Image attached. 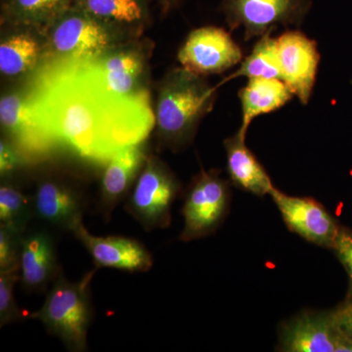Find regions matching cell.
I'll return each mask as SVG.
<instances>
[{"instance_id": "ffe728a7", "label": "cell", "mask_w": 352, "mask_h": 352, "mask_svg": "<svg viewBox=\"0 0 352 352\" xmlns=\"http://www.w3.org/2000/svg\"><path fill=\"white\" fill-rule=\"evenodd\" d=\"M75 3L126 39L139 38L148 19L145 0H76Z\"/></svg>"}, {"instance_id": "e0dca14e", "label": "cell", "mask_w": 352, "mask_h": 352, "mask_svg": "<svg viewBox=\"0 0 352 352\" xmlns=\"http://www.w3.org/2000/svg\"><path fill=\"white\" fill-rule=\"evenodd\" d=\"M20 281L28 293H44L63 272L56 245L46 229H32L23 235L19 256Z\"/></svg>"}, {"instance_id": "8fae6325", "label": "cell", "mask_w": 352, "mask_h": 352, "mask_svg": "<svg viewBox=\"0 0 352 352\" xmlns=\"http://www.w3.org/2000/svg\"><path fill=\"white\" fill-rule=\"evenodd\" d=\"M177 59L183 69L206 76L223 73L240 63L243 52L226 30L203 27L190 32Z\"/></svg>"}, {"instance_id": "9a60e30c", "label": "cell", "mask_w": 352, "mask_h": 352, "mask_svg": "<svg viewBox=\"0 0 352 352\" xmlns=\"http://www.w3.org/2000/svg\"><path fill=\"white\" fill-rule=\"evenodd\" d=\"M82 243L97 268L109 267L131 273L147 272L154 261L142 243L124 236H95L89 233L82 219L71 231Z\"/></svg>"}, {"instance_id": "83f0119b", "label": "cell", "mask_w": 352, "mask_h": 352, "mask_svg": "<svg viewBox=\"0 0 352 352\" xmlns=\"http://www.w3.org/2000/svg\"><path fill=\"white\" fill-rule=\"evenodd\" d=\"M333 250L349 275V287L347 298L352 300V231L340 227Z\"/></svg>"}, {"instance_id": "5b68a950", "label": "cell", "mask_w": 352, "mask_h": 352, "mask_svg": "<svg viewBox=\"0 0 352 352\" xmlns=\"http://www.w3.org/2000/svg\"><path fill=\"white\" fill-rule=\"evenodd\" d=\"M180 192L175 173L162 160L149 154L124 208L147 232L166 229L170 226L171 208Z\"/></svg>"}, {"instance_id": "f1b7e54d", "label": "cell", "mask_w": 352, "mask_h": 352, "mask_svg": "<svg viewBox=\"0 0 352 352\" xmlns=\"http://www.w3.org/2000/svg\"><path fill=\"white\" fill-rule=\"evenodd\" d=\"M333 320L340 332L352 344V300L347 298L332 311Z\"/></svg>"}, {"instance_id": "7a4b0ae2", "label": "cell", "mask_w": 352, "mask_h": 352, "mask_svg": "<svg viewBox=\"0 0 352 352\" xmlns=\"http://www.w3.org/2000/svg\"><path fill=\"white\" fill-rule=\"evenodd\" d=\"M217 87L187 69H171L157 88L155 117L159 145L177 150L193 138L200 120L212 111Z\"/></svg>"}, {"instance_id": "7402d4cb", "label": "cell", "mask_w": 352, "mask_h": 352, "mask_svg": "<svg viewBox=\"0 0 352 352\" xmlns=\"http://www.w3.org/2000/svg\"><path fill=\"white\" fill-rule=\"evenodd\" d=\"M293 92L280 78H251L239 91L242 124L239 131L247 135L252 120L261 115L275 112L286 105Z\"/></svg>"}, {"instance_id": "ac0fdd59", "label": "cell", "mask_w": 352, "mask_h": 352, "mask_svg": "<svg viewBox=\"0 0 352 352\" xmlns=\"http://www.w3.org/2000/svg\"><path fill=\"white\" fill-rule=\"evenodd\" d=\"M76 0H1V25L45 36Z\"/></svg>"}, {"instance_id": "2e32d148", "label": "cell", "mask_w": 352, "mask_h": 352, "mask_svg": "<svg viewBox=\"0 0 352 352\" xmlns=\"http://www.w3.org/2000/svg\"><path fill=\"white\" fill-rule=\"evenodd\" d=\"M145 143L120 150L104 164L97 204V210L104 221H110L113 210L131 193L149 155Z\"/></svg>"}, {"instance_id": "44dd1931", "label": "cell", "mask_w": 352, "mask_h": 352, "mask_svg": "<svg viewBox=\"0 0 352 352\" xmlns=\"http://www.w3.org/2000/svg\"><path fill=\"white\" fill-rule=\"evenodd\" d=\"M0 43V72L8 78L34 73L43 64L44 39L28 30L6 28Z\"/></svg>"}, {"instance_id": "4fadbf2b", "label": "cell", "mask_w": 352, "mask_h": 352, "mask_svg": "<svg viewBox=\"0 0 352 352\" xmlns=\"http://www.w3.org/2000/svg\"><path fill=\"white\" fill-rule=\"evenodd\" d=\"M270 195L292 232L312 244L333 249L340 227L324 206L314 199L286 195L276 188Z\"/></svg>"}, {"instance_id": "d4e9b609", "label": "cell", "mask_w": 352, "mask_h": 352, "mask_svg": "<svg viewBox=\"0 0 352 352\" xmlns=\"http://www.w3.org/2000/svg\"><path fill=\"white\" fill-rule=\"evenodd\" d=\"M20 281L19 266L0 270V327L24 320L30 315L20 309L16 302L14 289Z\"/></svg>"}, {"instance_id": "9c48e42d", "label": "cell", "mask_w": 352, "mask_h": 352, "mask_svg": "<svg viewBox=\"0 0 352 352\" xmlns=\"http://www.w3.org/2000/svg\"><path fill=\"white\" fill-rule=\"evenodd\" d=\"M32 198L34 219L67 232L82 219L88 204L82 185L59 173L41 175Z\"/></svg>"}, {"instance_id": "277c9868", "label": "cell", "mask_w": 352, "mask_h": 352, "mask_svg": "<svg viewBox=\"0 0 352 352\" xmlns=\"http://www.w3.org/2000/svg\"><path fill=\"white\" fill-rule=\"evenodd\" d=\"M43 39V62L95 59L113 44L126 41L76 3L51 25Z\"/></svg>"}, {"instance_id": "6da1fadb", "label": "cell", "mask_w": 352, "mask_h": 352, "mask_svg": "<svg viewBox=\"0 0 352 352\" xmlns=\"http://www.w3.org/2000/svg\"><path fill=\"white\" fill-rule=\"evenodd\" d=\"M27 87L58 149L88 163L105 164L156 126L150 96L115 94L94 59L44 61Z\"/></svg>"}, {"instance_id": "4316f807", "label": "cell", "mask_w": 352, "mask_h": 352, "mask_svg": "<svg viewBox=\"0 0 352 352\" xmlns=\"http://www.w3.org/2000/svg\"><path fill=\"white\" fill-rule=\"evenodd\" d=\"M30 164L19 148L9 139L2 138L0 140V175L1 180H10L15 173Z\"/></svg>"}, {"instance_id": "5bb4252c", "label": "cell", "mask_w": 352, "mask_h": 352, "mask_svg": "<svg viewBox=\"0 0 352 352\" xmlns=\"http://www.w3.org/2000/svg\"><path fill=\"white\" fill-rule=\"evenodd\" d=\"M281 80L302 104L311 97L320 54L316 41L303 32L287 31L277 38Z\"/></svg>"}, {"instance_id": "8992f818", "label": "cell", "mask_w": 352, "mask_h": 352, "mask_svg": "<svg viewBox=\"0 0 352 352\" xmlns=\"http://www.w3.org/2000/svg\"><path fill=\"white\" fill-rule=\"evenodd\" d=\"M0 124L4 138L19 148L30 164L43 162L59 150L44 126L28 87L2 95Z\"/></svg>"}, {"instance_id": "3957f363", "label": "cell", "mask_w": 352, "mask_h": 352, "mask_svg": "<svg viewBox=\"0 0 352 352\" xmlns=\"http://www.w3.org/2000/svg\"><path fill=\"white\" fill-rule=\"evenodd\" d=\"M98 268L88 271L78 281L71 282L60 273L46 295L38 311L30 314L43 324L50 335L55 336L69 351L82 352L87 349V333L94 316L91 282Z\"/></svg>"}, {"instance_id": "ba28073f", "label": "cell", "mask_w": 352, "mask_h": 352, "mask_svg": "<svg viewBox=\"0 0 352 352\" xmlns=\"http://www.w3.org/2000/svg\"><path fill=\"white\" fill-rule=\"evenodd\" d=\"M153 45L139 38L113 44L94 59L109 89L124 97L150 96L148 68Z\"/></svg>"}, {"instance_id": "30bf717a", "label": "cell", "mask_w": 352, "mask_h": 352, "mask_svg": "<svg viewBox=\"0 0 352 352\" xmlns=\"http://www.w3.org/2000/svg\"><path fill=\"white\" fill-rule=\"evenodd\" d=\"M309 6L308 0H224L222 10L230 29L244 28L249 41L278 25L298 24Z\"/></svg>"}, {"instance_id": "52a82bcc", "label": "cell", "mask_w": 352, "mask_h": 352, "mask_svg": "<svg viewBox=\"0 0 352 352\" xmlns=\"http://www.w3.org/2000/svg\"><path fill=\"white\" fill-rule=\"evenodd\" d=\"M231 193L219 171L201 170L185 196L182 214L184 228L179 239L190 242L212 235L228 214Z\"/></svg>"}, {"instance_id": "cb8c5ba5", "label": "cell", "mask_w": 352, "mask_h": 352, "mask_svg": "<svg viewBox=\"0 0 352 352\" xmlns=\"http://www.w3.org/2000/svg\"><path fill=\"white\" fill-rule=\"evenodd\" d=\"M32 219H34V214L32 196L27 195L10 180H2L0 186V226L25 233Z\"/></svg>"}, {"instance_id": "d6986e66", "label": "cell", "mask_w": 352, "mask_h": 352, "mask_svg": "<svg viewBox=\"0 0 352 352\" xmlns=\"http://www.w3.org/2000/svg\"><path fill=\"white\" fill-rule=\"evenodd\" d=\"M227 171L231 182L248 193L263 197L275 188L270 175L245 145V135L240 131L226 139Z\"/></svg>"}, {"instance_id": "603a6c76", "label": "cell", "mask_w": 352, "mask_h": 352, "mask_svg": "<svg viewBox=\"0 0 352 352\" xmlns=\"http://www.w3.org/2000/svg\"><path fill=\"white\" fill-rule=\"evenodd\" d=\"M239 76L249 78H280L281 68L278 57L277 38H273L270 32L264 34L254 46L251 54L241 63L239 69L226 78L234 80Z\"/></svg>"}, {"instance_id": "484cf974", "label": "cell", "mask_w": 352, "mask_h": 352, "mask_svg": "<svg viewBox=\"0 0 352 352\" xmlns=\"http://www.w3.org/2000/svg\"><path fill=\"white\" fill-rule=\"evenodd\" d=\"M24 233L0 226V270L19 266L21 241Z\"/></svg>"}, {"instance_id": "7c38bea8", "label": "cell", "mask_w": 352, "mask_h": 352, "mask_svg": "<svg viewBox=\"0 0 352 352\" xmlns=\"http://www.w3.org/2000/svg\"><path fill=\"white\" fill-rule=\"evenodd\" d=\"M280 351L352 352V344L340 332L332 311L303 312L282 326Z\"/></svg>"}]
</instances>
